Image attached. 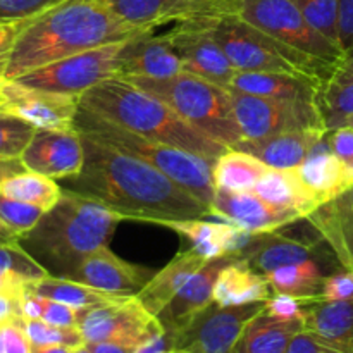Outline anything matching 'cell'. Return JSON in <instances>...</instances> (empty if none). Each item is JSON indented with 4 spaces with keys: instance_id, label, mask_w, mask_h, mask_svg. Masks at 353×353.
I'll use <instances>...</instances> for the list:
<instances>
[{
    "instance_id": "cell-1",
    "label": "cell",
    "mask_w": 353,
    "mask_h": 353,
    "mask_svg": "<svg viewBox=\"0 0 353 353\" xmlns=\"http://www.w3.org/2000/svg\"><path fill=\"white\" fill-rule=\"evenodd\" d=\"M83 137V134H81ZM85 164L62 190L102 203L124 219L159 224L162 221L210 217L199 199L141 159L83 137Z\"/></svg>"
},
{
    "instance_id": "cell-2",
    "label": "cell",
    "mask_w": 353,
    "mask_h": 353,
    "mask_svg": "<svg viewBox=\"0 0 353 353\" xmlns=\"http://www.w3.org/2000/svg\"><path fill=\"white\" fill-rule=\"evenodd\" d=\"M121 19L103 0H61L26 19L14 41L6 79L102 45L126 41L148 33Z\"/></svg>"
},
{
    "instance_id": "cell-3",
    "label": "cell",
    "mask_w": 353,
    "mask_h": 353,
    "mask_svg": "<svg viewBox=\"0 0 353 353\" xmlns=\"http://www.w3.org/2000/svg\"><path fill=\"white\" fill-rule=\"evenodd\" d=\"M124 217L102 203L62 190V196L17 243L47 271L69 278L79 262L107 245Z\"/></svg>"
},
{
    "instance_id": "cell-4",
    "label": "cell",
    "mask_w": 353,
    "mask_h": 353,
    "mask_svg": "<svg viewBox=\"0 0 353 353\" xmlns=\"http://www.w3.org/2000/svg\"><path fill=\"white\" fill-rule=\"evenodd\" d=\"M79 105L126 130L210 162H216L228 150L186 123L168 103L126 78H110L100 83L79 97Z\"/></svg>"
},
{
    "instance_id": "cell-5",
    "label": "cell",
    "mask_w": 353,
    "mask_h": 353,
    "mask_svg": "<svg viewBox=\"0 0 353 353\" xmlns=\"http://www.w3.org/2000/svg\"><path fill=\"white\" fill-rule=\"evenodd\" d=\"M74 130L99 143L112 147L128 155L141 159L157 168L179 186L199 199L209 209L216 195L212 179L214 162L176 148L172 145L152 140V138L126 130L92 110L79 105L74 119Z\"/></svg>"
},
{
    "instance_id": "cell-6",
    "label": "cell",
    "mask_w": 353,
    "mask_h": 353,
    "mask_svg": "<svg viewBox=\"0 0 353 353\" xmlns=\"http://www.w3.org/2000/svg\"><path fill=\"white\" fill-rule=\"evenodd\" d=\"M145 92L168 103L186 123L226 148L243 140L226 86L192 72H179L164 79H130Z\"/></svg>"
},
{
    "instance_id": "cell-7",
    "label": "cell",
    "mask_w": 353,
    "mask_h": 353,
    "mask_svg": "<svg viewBox=\"0 0 353 353\" xmlns=\"http://www.w3.org/2000/svg\"><path fill=\"white\" fill-rule=\"evenodd\" d=\"M214 38L236 71L295 72L331 79L336 68L264 33L240 16L207 19Z\"/></svg>"
},
{
    "instance_id": "cell-8",
    "label": "cell",
    "mask_w": 353,
    "mask_h": 353,
    "mask_svg": "<svg viewBox=\"0 0 353 353\" xmlns=\"http://www.w3.org/2000/svg\"><path fill=\"white\" fill-rule=\"evenodd\" d=\"M236 16L283 43L334 68L343 62V52L307 23L293 0H240Z\"/></svg>"
},
{
    "instance_id": "cell-9",
    "label": "cell",
    "mask_w": 353,
    "mask_h": 353,
    "mask_svg": "<svg viewBox=\"0 0 353 353\" xmlns=\"http://www.w3.org/2000/svg\"><path fill=\"white\" fill-rule=\"evenodd\" d=\"M230 93L243 140H259L300 130L327 131L319 102L269 99L234 90H230Z\"/></svg>"
},
{
    "instance_id": "cell-10",
    "label": "cell",
    "mask_w": 353,
    "mask_h": 353,
    "mask_svg": "<svg viewBox=\"0 0 353 353\" xmlns=\"http://www.w3.org/2000/svg\"><path fill=\"white\" fill-rule=\"evenodd\" d=\"M128 41V40H126ZM126 41L79 52L16 78L33 88L81 97L100 83L117 76V61Z\"/></svg>"
},
{
    "instance_id": "cell-11",
    "label": "cell",
    "mask_w": 353,
    "mask_h": 353,
    "mask_svg": "<svg viewBox=\"0 0 353 353\" xmlns=\"http://www.w3.org/2000/svg\"><path fill=\"white\" fill-rule=\"evenodd\" d=\"M78 330L85 343L123 340L140 347L165 333L157 317L145 309L137 295L117 296L110 302L79 310Z\"/></svg>"
},
{
    "instance_id": "cell-12",
    "label": "cell",
    "mask_w": 353,
    "mask_h": 353,
    "mask_svg": "<svg viewBox=\"0 0 353 353\" xmlns=\"http://www.w3.org/2000/svg\"><path fill=\"white\" fill-rule=\"evenodd\" d=\"M265 302L236 307L212 303L195 317L181 333L169 338L172 352L234 353L245 326L264 312Z\"/></svg>"
},
{
    "instance_id": "cell-13",
    "label": "cell",
    "mask_w": 353,
    "mask_h": 353,
    "mask_svg": "<svg viewBox=\"0 0 353 353\" xmlns=\"http://www.w3.org/2000/svg\"><path fill=\"white\" fill-rule=\"evenodd\" d=\"M79 97L33 88L17 79L0 81V110L14 114L37 130H74Z\"/></svg>"
},
{
    "instance_id": "cell-14",
    "label": "cell",
    "mask_w": 353,
    "mask_h": 353,
    "mask_svg": "<svg viewBox=\"0 0 353 353\" xmlns=\"http://www.w3.org/2000/svg\"><path fill=\"white\" fill-rule=\"evenodd\" d=\"M165 37L181 59L183 71L202 76L226 88L230 86L236 69L214 38L209 21H179Z\"/></svg>"
},
{
    "instance_id": "cell-15",
    "label": "cell",
    "mask_w": 353,
    "mask_h": 353,
    "mask_svg": "<svg viewBox=\"0 0 353 353\" xmlns=\"http://www.w3.org/2000/svg\"><path fill=\"white\" fill-rule=\"evenodd\" d=\"M21 162L28 171L55 181L74 178L85 164L83 137L76 130H37Z\"/></svg>"
},
{
    "instance_id": "cell-16",
    "label": "cell",
    "mask_w": 353,
    "mask_h": 353,
    "mask_svg": "<svg viewBox=\"0 0 353 353\" xmlns=\"http://www.w3.org/2000/svg\"><path fill=\"white\" fill-rule=\"evenodd\" d=\"M150 269L117 257L107 245L86 255L68 279L85 283L110 295H138L150 281Z\"/></svg>"
},
{
    "instance_id": "cell-17",
    "label": "cell",
    "mask_w": 353,
    "mask_h": 353,
    "mask_svg": "<svg viewBox=\"0 0 353 353\" xmlns=\"http://www.w3.org/2000/svg\"><path fill=\"white\" fill-rule=\"evenodd\" d=\"M209 216L224 223L234 224L250 233H269L299 221L300 217L290 210H283L265 202L255 192H230L216 190Z\"/></svg>"
},
{
    "instance_id": "cell-18",
    "label": "cell",
    "mask_w": 353,
    "mask_h": 353,
    "mask_svg": "<svg viewBox=\"0 0 353 353\" xmlns=\"http://www.w3.org/2000/svg\"><path fill=\"white\" fill-rule=\"evenodd\" d=\"M183 72L179 55L164 34L148 33L134 37L123 45L117 61L116 78L164 79Z\"/></svg>"
},
{
    "instance_id": "cell-19",
    "label": "cell",
    "mask_w": 353,
    "mask_h": 353,
    "mask_svg": "<svg viewBox=\"0 0 353 353\" xmlns=\"http://www.w3.org/2000/svg\"><path fill=\"white\" fill-rule=\"evenodd\" d=\"M233 261V257H219L207 262L196 274L188 279L179 290L172 302L157 316L159 323L164 327L168 338L181 333L199 314L214 303V285L217 276Z\"/></svg>"
},
{
    "instance_id": "cell-20",
    "label": "cell",
    "mask_w": 353,
    "mask_h": 353,
    "mask_svg": "<svg viewBox=\"0 0 353 353\" xmlns=\"http://www.w3.org/2000/svg\"><path fill=\"white\" fill-rule=\"evenodd\" d=\"M159 226L169 228L176 231L192 245V250L200 254L202 257L219 259L233 257L238 252L243 250L252 240L254 233L245 231L241 228L230 223H210L202 219H179V221H162Z\"/></svg>"
},
{
    "instance_id": "cell-21",
    "label": "cell",
    "mask_w": 353,
    "mask_h": 353,
    "mask_svg": "<svg viewBox=\"0 0 353 353\" xmlns=\"http://www.w3.org/2000/svg\"><path fill=\"white\" fill-rule=\"evenodd\" d=\"M324 79L295 72H250L236 71L228 88L248 95L269 97L300 102H319Z\"/></svg>"
},
{
    "instance_id": "cell-22",
    "label": "cell",
    "mask_w": 353,
    "mask_h": 353,
    "mask_svg": "<svg viewBox=\"0 0 353 353\" xmlns=\"http://www.w3.org/2000/svg\"><path fill=\"white\" fill-rule=\"evenodd\" d=\"M296 171L319 207L333 202L353 188V169L331 150L326 137L316 145Z\"/></svg>"
},
{
    "instance_id": "cell-23",
    "label": "cell",
    "mask_w": 353,
    "mask_h": 353,
    "mask_svg": "<svg viewBox=\"0 0 353 353\" xmlns=\"http://www.w3.org/2000/svg\"><path fill=\"white\" fill-rule=\"evenodd\" d=\"M316 248V240H300L278 231H269L254 234L247 247L238 252L234 259L245 262L248 268L261 274H268L285 265L312 259V252Z\"/></svg>"
},
{
    "instance_id": "cell-24",
    "label": "cell",
    "mask_w": 353,
    "mask_h": 353,
    "mask_svg": "<svg viewBox=\"0 0 353 353\" xmlns=\"http://www.w3.org/2000/svg\"><path fill=\"white\" fill-rule=\"evenodd\" d=\"M326 133V130L288 131L259 140H241L233 148L254 155L271 169H295L309 157Z\"/></svg>"
},
{
    "instance_id": "cell-25",
    "label": "cell",
    "mask_w": 353,
    "mask_h": 353,
    "mask_svg": "<svg viewBox=\"0 0 353 353\" xmlns=\"http://www.w3.org/2000/svg\"><path fill=\"white\" fill-rule=\"evenodd\" d=\"M207 262L209 259L202 257L192 248L181 252L164 269L152 276L150 281L137 295L138 300L152 316L157 317L172 302L179 290L188 283V279L196 274Z\"/></svg>"
},
{
    "instance_id": "cell-26",
    "label": "cell",
    "mask_w": 353,
    "mask_h": 353,
    "mask_svg": "<svg viewBox=\"0 0 353 353\" xmlns=\"http://www.w3.org/2000/svg\"><path fill=\"white\" fill-rule=\"evenodd\" d=\"M353 190V188H352ZM352 190L324 203L307 219L333 248L334 255L347 271L353 272V195Z\"/></svg>"
},
{
    "instance_id": "cell-27",
    "label": "cell",
    "mask_w": 353,
    "mask_h": 353,
    "mask_svg": "<svg viewBox=\"0 0 353 353\" xmlns=\"http://www.w3.org/2000/svg\"><path fill=\"white\" fill-rule=\"evenodd\" d=\"M254 192L274 207L296 214L300 219H307L314 210L319 209V203L302 181L296 168L269 169L259 179Z\"/></svg>"
},
{
    "instance_id": "cell-28",
    "label": "cell",
    "mask_w": 353,
    "mask_h": 353,
    "mask_svg": "<svg viewBox=\"0 0 353 353\" xmlns=\"http://www.w3.org/2000/svg\"><path fill=\"white\" fill-rule=\"evenodd\" d=\"M271 292L265 274L233 259L217 276L214 285V303L221 307H236L265 302L271 296Z\"/></svg>"
},
{
    "instance_id": "cell-29",
    "label": "cell",
    "mask_w": 353,
    "mask_h": 353,
    "mask_svg": "<svg viewBox=\"0 0 353 353\" xmlns=\"http://www.w3.org/2000/svg\"><path fill=\"white\" fill-rule=\"evenodd\" d=\"M305 330L319 334L330 343L353 352V299L350 300H327L312 299L307 302Z\"/></svg>"
},
{
    "instance_id": "cell-30",
    "label": "cell",
    "mask_w": 353,
    "mask_h": 353,
    "mask_svg": "<svg viewBox=\"0 0 353 353\" xmlns=\"http://www.w3.org/2000/svg\"><path fill=\"white\" fill-rule=\"evenodd\" d=\"M302 330H305L302 319L285 321L261 312L245 326L234 353H286Z\"/></svg>"
},
{
    "instance_id": "cell-31",
    "label": "cell",
    "mask_w": 353,
    "mask_h": 353,
    "mask_svg": "<svg viewBox=\"0 0 353 353\" xmlns=\"http://www.w3.org/2000/svg\"><path fill=\"white\" fill-rule=\"evenodd\" d=\"M269 169L254 155L238 148H228L212 165L214 186L230 192H254L259 179Z\"/></svg>"
},
{
    "instance_id": "cell-32",
    "label": "cell",
    "mask_w": 353,
    "mask_h": 353,
    "mask_svg": "<svg viewBox=\"0 0 353 353\" xmlns=\"http://www.w3.org/2000/svg\"><path fill=\"white\" fill-rule=\"evenodd\" d=\"M323 268L314 259L285 265L265 274L272 293L299 296V299H321L324 278Z\"/></svg>"
},
{
    "instance_id": "cell-33",
    "label": "cell",
    "mask_w": 353,
    "mask_h": 353,
    "mask_svg": "<svg viewBox=\"0 0 353 353\" xmlns=\"http://www.w3.org/2000/svg\"><path fill=\"white\" fill-rule=\"evenodd\" d=\"M26 290H30L34 295L65 303V305L78 310L88 309V307L93 305H100V303L110 302V300L121 296L110 295V293L93 288V286L85 285V283L74 281V279L55 278V276H45V278L28 285Z\"/></svg>"
},
{
    "instance_id": "cell-34",
    "label": "cell",
    "mask_w": 353,
    "mask_h": 353,
    "mask_svg": "<svg viewBox=\"0 0 353 353\" xmlns=\"http://www.w3.org/2000/svg\"><path fill=\"white\" fill-rule=\"evenodd\" d=\"M0 193L9 199L40 207L47 212L59 202L62 188L55 179L26 169L0 183Z\"/></svg>"
},
{
    "instance_id": "cell-35",
    "label": "cell",
    "mask_w": 353,
    "mask_h": 353,
    "mask_svg": "<svg viewBox=\"0 0 353 353\" xmlns=\"http://www.w3.org/2000/svg\"><path fill=\"white\" fill-rule=\"evenodd\" d=\"M47 271L17 241L0 245V292L23 293Z\"/></svg>"
},
{
    "instance_id": "cell-36",
    "label": "cell",
    "mask_w": 353,
    "mask_h": 353,
    "mask_svg": "<svg viewBox=\"0 0 353 353\" xmlns=\"http://www.w3.org/2000/svg\"><path fill=\"white\" fill-rule=\"evenodd\" d=\"M121 19L134 26L155 30L168 23L181 0H103Z\"/></svg>"
},
{
    "instance_id": "cell-37",
    "label": "cell",
    "mask_w": 353,
    "mask_h": 353,
    "mask_svg": "<svg viewBox=\"0 0 353 353\" xmlns=\"http://www.w3.org/2000/svg\"><path fill=\"white\" fill-rule=\"evenodd\" d=\"M300 9L307 23L327 41L340 47V28H338V17H340V0H293ZM345 61V59H343Z\"/></svg>"
},
{
    "instance_id": "cell-38",
    "label": "cell",
    "mask_w": 353,
    "mask_h": 353,
    "mask_svg": "<svg viewBox=\"0 0 353 353\" xmlns=\"http://www.w3.org/2000/svg\"><path fill=\"white\" fill-rule=\"evenodd\" d=\"M319 103L327 131L343 126L345 121L353 116V81H326L321 92Z\"/></svg>"
},
{
    "instance_id": "cell-39",
    "label": "cell",
    "mask_w": 353,
    "mask_h": 353,
    "mask_svg": "<svg viewBox=\"0 0 353 353\" xmlns=\"http://www.w3.org/2000/svg\"><path fill=\"white\" fill-rule=\"evenodd\" d=\"M37 128L14 114L0 110V157L21 159Z\"/></svg>"
},
{
    "instance_id": "cell-40",
    "label": "cell",
    "mask_w": 353,
    "mask_h": 353,
    "mask_svg": "<svg viewBox=\"0 0 353 353\" xmlns=\"http://www.w3.org/2000/svg\"><path fill=\"white\" fill-rule=\"evenodd\" d=\"M238 6L240 0H181L171 12L168 23L236 16Z\"/></svg>"
},
{
    "instance_id": "cell-41",
    "label": "cell",
    "mask_w": 353,
    "mask_h": 353,
    "mask_svg": "<svg viewBox=\"0 0 353 353\" xmlns=\"http://www.w3.org/2000/svg\"><path fill=\"white\" fill-rule=\"evenodd\" d=\"M28 338L33 347H48V345H62V347L76 348L85 345L83 334L78 327H61L48 324L41 319L24 321Z\"/></svg>"
},
{
    "instance_id": "cell-42",
    "label": "cell",
    "mask_w": 353,
    "mask_h": 353,
    "mask_svg": "<svg viewBox=\"0 0 353 353\" xmlns=\"http://www.w3.org/2000/svg\"><path fill=\"white\" fill-rule=\"evenodd\" d=\"M45 210L37 205L9 199L0 193V223L9 228L19 240L23 234L33 230L38 221L43 217Z\"/></svg>"
},
{
    "instance_id": "cell-43",
    "label": "cell",
    "mask_w": 353,
    "mask_h": 353,
    "mask_svg": "<svg viewBox=\"0 0 353 353\" xmlns=\"http://www.w3.org/2000/svg\"><path fill=\"white\" fill-rule=\"evenodd\" d=\"M61 0H0V23L26 21Z\"/></svg>"
},
{
    "instance_id": "cell-44",
    "label": "cell",
    "mask_w": 353,
    "mask_h": 353,
    "mask_svg": "<svg viewBox=\"0 0 353 353\" xmlns=\"http://www.w3.org/2000/svg\"><path fill=\"white\" fill-rule=\"evenodd\" d=\"M312 299H299V296L285 295V293H272L268 300H265L264 312L269 316H274L278 319L285 321H303V314H305L307 302ZM305 323V321H303Z\"/></svg>"
},
{
    "instance_id": "cell-45",
    "label": "cell",
    "mask_w": 353,
    "mask_h": 353,
    "mask_svg": "<svg viewBox=\"0 0 353 353\" xmlns=\"http://www.w3.org/2000/svg\"><path fill=\"white\" fill-rule=\"evenodd\" d=\"M31 350L33 345L28 338L23 317L0 326V353H31Z\"/></svg>"
},
{
    "instance_id": "cell-46",
    "label": "cell",
    "mask_w": 353,
    "mask_h": 353,
    "mask_svg": "<svg viewBox=\"0 0 353 353\" xmlns=\"http://www.w3.org/2000/svg\"><path fill=\"white\" fill-rule=\"evenodd\" d=\"M40 319L45 321V323L61 327H78V309H72V307L61 302H55V300L43 299V296H40Z\"/></svg>"
},
{
    "instance_id": "cell-47",
    "label": "cell",
    "mask_w": 353,
    "mask_h": 353,
    "mask_svg": "<svg viewBox=\"0 0 353 353\" xmlns=\"http://www.w3.org/2000/svg\"><path fill=\"white\" fill-rule=\"evenodd\" d=\"M286 353H353L347 352L336 345L330 343L327 340L321 338L319 334L312 333L309 330H302L295 334V338L290 343Z\"/></svg>"
},
{
    "instance_id": "cell-48",
    "label": "cell",
    "mask_w": 353,
    "mask_h": 353,
    "mask_svg": "<svg viewBox=\"0 0 353 353\" xmlns=\"http://www.w3.org/2000/svg\"><path fill=\"white\" fill-rule=\"evenodd\" d=\"M353 299V272L341 271L334 274H327L324 278L323 290H321V300L336 302V300Z\"/></svg>"
},
{
    "instance_id": "cell-49",
    "label": "cell",
    "mask_w": 353,
    "mask_h": 353,
    "mask_svg": "<svg viewBox=\"0 0 353 353\" xmlns=\"http://www.w3.org/2000/svg\"><path fill=\"white\" fill-rule=\"evenodd\" d=\"M326 140L331 150L353 169V126H340L326 133Z\"/></svg>"
},
{
    "instance_id": "cell-50",
    "label": "cell",
    "mask_w": 353,
    "mask_h": 353,
    "mask_svg": "<svg viewBox=\"0 0 353 353\" xmlns=\"http://www.w3.org/2000/svg\"><path fill=\"white\" fill-rule=\"evenodd\" d=\"M26 21H16V23H0V81L6 78L7 65H9L10 52H12L14 41L17 34L23 30Z\"/></svg>"
},
{
    "instance_id": "cell-51",
    "label": "cell",
    "mask_w": 353,
    "mask_h": 353,
    "mask_svg": "<svg viewBox=\"0 0 353 353\" xmlns=\"http://www.w3.org/2000/svg\"><path fill=\"white\" fill-rule=\"evenodd\" d=\"M338 28H340L341 52L347 59L353 55V0H340Z\"/></svg>"
},
{
    "instance_id": "cell-52",
    "label": "cell",
    "mask_w": 353,
    "mask_h": 353,
    "mask_svg": "<svg viewBox=\"0 0 353 353\" xmlns=\"http://www.w3.org/2000/svg\"><path fill=\"white\" fill-rule=\"evenodd\" d=\"M23 293L0 292V326L9 323V321L23 317V314H21V299H23Z\"/></svg>"
},
{
    "instance_id": "cell-53",
    "label": "cell",
    "mask_w": 353,
    "mask_h": 353,
    "mask_svg": "<svg viewBox=\"0 0 353 353\" xmlns=\"http://www.w3.org/2000/svg\"><path fill=\"white\" fill-rule=\"evenodd\" d=\"M92 353H137L140 345L133 341L112 340V341H99V343H85Z\"/></svg>"
},
{
    "instance_id": "cell-54",
    "label": "cell",
    "mask_w": 353,
    "mask_h": 353,
    "mask_svg": "<svg viewBox=\"0 0 353 353\" xmlns=\"http://www.w3.org/2000/svg\"><path fill=\"white\" fill-rule=\"evenodd\" d=\"M23 171H26V168H24V164L21 162V159L0 157V183L6 181L10 176L19 174V172Z\"/></svg>"
},
{
    "instance_id": "cell-55",
    "label": "cell",
    "mask_w": 353,
    "mask_h": 353,
    "mask_svg": "<svg viewBox=\"0 0 353 353\" xmlns=\"http://www.w3.org/2000/svg\"><path fill=\"white\" fill-rule=\"evenodd\" d=\"M327 81H333V83L353 81V55L345 59V61L338 65L334 74L331 76V79H327Z\"/></svg>"
},
{
    "instance_id": "cell-56",
    "label": "cell",
    "mask_w": 353,
    "mask_h": 353,
    "mask_svg": "<svg viewBox=\"0 0 353 353\" xmlns=\"http://www.w3.org/2000/svg\"><path fill=\"white\" fill-rule=\"evenodd\" d=\"M31 353H72V348L62 345H48V347H33Z\"/></svg>"
},
{
    "instance_id": "cell-57",
    "label": "cell",
    "mask_w": 353,
    "mask_h": 353,
    "mask_svg": "<svg viewBox=\"0 0 353 353\" xmlns=\"http://www.w3.org/2000/svg\"><path fill=\"white\" fill-rule=\"evenodd\" d=\"M14 241H17L16 234H14L9 228H6L2 223H0V245L14 243Z\"/></svg>"
},
{
    "instance_id": "cell-58",
    "label": "cell",
    "mask_w": 353,
    "mask_h": 353,
    "mask_svg": "<svg viewBox=\"0 0 353 353\" xmlns=\"http://www.w3.org/2000/svg\"><path fill=\"white\" fill-rule=\"evenodd\" d=\"M72 353H92V352H90V348L86 347V345H81V347L72 348Z\"/></svg>"
},
{
    "instance_id": "cell-59",
    "label": "cell",
    "mask_w": 353,
    "mask_h": 353,
    "mask_svg": "<svg viewBox=\"0 0 353 353\" xmlns=\"http://www.w3.org/2000/svg\"><path fill=\"white\" fill-rule=\"evenodd\" d=\"M345 124H347V126H353V116H350L347 121H345L343 126H345Z\"/></svg>"
},
{
    "instance_id": "cell-60",
    "label": "cell",
    "mask_w": 353,
    "mask_h": 353,
    "mask_svg": "<svg viewBox=\"0 0 353 353\" xmlns=\"http://www.w3.org/2000/svg\"><path fill=\"white\" fill-rule=\"evenodd\" d=\"M165 353H178V352H172V350H169V352H165Z\"/></svg>"
},
{
    "instance_id": "cell-61",
    "label": "cell",
    "mask_w": 353,
    "mask_h": 353,
    "mask_svg": "<svg viewBox=\"0 0 353 353\" xmlns=\"http://www.w3.org/2000/svg\"><path fill=\"white\" fill-rule=\"evenodd\" d=\"M178 353H188V352H178Z\"/></svg>"
},
{
    "instance_id": "cell-62",
    "label": "cell",
    "mask_w": 353,
    "mask_h": 353,
    "mask_svg": "<svg viewBox=\"0 0 353 353\" xmlns=\"http://www.w3.org/2000/svg\"><path fill=\"white\" fill-rule=\"evenodd\" d=\"M352 195H353V190H352Z\"/></svg>"
}]
</instances>
